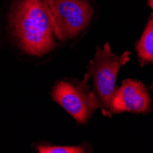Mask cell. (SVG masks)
Listing matches in <instances>:
<instances>
[{
  "instance_id": "52a82bcc",
  "label": "cell",
  "mask_w": 153,
  "mask_h": 153,
  "mask_svg": "<svg viewBox=\"0 0 153 153\" xmlns=\"http://www.w3.org/2000/svg\"><path fill=\"white\" fill-rule=\"evenodd\" d=\"M40 153H82L85 152L80 147H58V146H39Z\"/></svg>"
},
{
  "instance_id": "8992f818",
  "label": "cell",
  "mask_w": 153,
  "mask_h": 153,
  "mask_svg": "<svg viewBox=\"0 0 153 153\" xmlns=\"http://www.w3.org/2000/svg\"><path fill=\"white\" fill-rule=\"evenodd\" d=\"M137 56L142 62H153V17H151L145 30L137 44Z\"/></svg>"
},
{
  "instance_id": "ba28073f",
  "label": "cell",
  "mask_w": 153,
  "mask_h": 153,
  "mask_svg": "<svg viewBox=\"0 0 153 153\" xmlns=\"http://www.w3.org/2000/svg\"><path fill=\"white\" fill-rule=\"evenodd\" d=\"M149 5L153 9V0H149Z\"/></svg>"
},
{
  "instance_id": "277c9868",
  "label": "cell",
  "mask_w": 153,
  "mask_h": 153,
  "mask_svg": "<svg viewBox=\"0 0 153 153\" xmlns=\"http://www.w3.org/2000/svg\"><path fill=\"white\" fill-rule=\"evenodd\" d=\"M85 82L74 85L61 82L54 87L52 97L78 123H85L98 107Z\"/></svg>"
},
{
  "instance_id": "5b68a950",
  "label": "cell",
  "mask_w": 153,
  "mask_h": 153,
  "mask_svg": "<svg viewBox=\"0 0 153 153\" xmlns=\"http://www.w3.org/2000/svg\"><path fill=\"white\" fill-rule=\"evenodd\" d=\"M150 97L140 81L126 80L115 91L110 103L111 112L146 113L150 109Z\"/></svg>"
},
{
  "instance_id": "6da1fadb",
  "label": "cell",
  "mask_w": 153,
  "mask_h": 153,
  "mask_svg": "<svg viewBox=\"0 0 153 153\" xmlns=\"http://www.w3.org/2000/svg\"><path fill=\"white\" fill-rule=\"evenodd\" d=\"M11 24L22 49L29 54L41 56L55 46L46 0H19L12 12Z\"/></svg>"
},
{
  "instance_id": "3957f363",
  "label": "cell",
  "mask_w": 153,
  "mask_h": 153,
  "mask_svg": "<svg viewBox=\"0 0 153 153\" xmlns=\"http://www.w3.org/2000/svg\"><path fill=\"white\" fill-rule=\"evenodd\" d=\"M53 32L61 40L78 36L88 26L93 8L87 0H46Z\"/></svg>"
},
{
  "instance_id": "7a4b0ae2",
  "label": "cell",
  "mask_w": 153,
  "mask_h": 153,
  "mask_svg": "<svg viewBox=\"0 0 153 153\" xmlns=\"http://www.w3.org/2000/svg\"><path fill=\"white\" fill-rule=\"evenodd\" d=\"M129 51L116 55L108 43L103 49L97 48L94 60L87 68V74L93 78L94 88L91 92L96 104L105 115L110 116V103L116 91V80L119 69L129 61Z\"/></svg>"
},
{
  "instance_id": "9c48e42d",
  "label": "cell",
  "mask_w": 153,
  "mask_h": 153,
  "mask_svg": "<svg viewBox=\"0 0 153 153\" xmlns=\"http://www.w3.org/2000/svg\"><path fill=\"white\" fill-rule=\"evenodd\" d=\"M152 87H153V85H152Z\"/></svg>"
}]
</instances>
